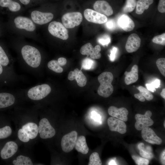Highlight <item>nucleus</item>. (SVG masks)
I'll return each mask as SVG.
<instances>
[{
  "instance_id": "f257e3e1",
  "label": "nucleus",
  "mask_w": 165,
  "mask_h": 165,
  "mask_svg": "<svg viewBox=\"0 0 165 165\" xmlns=\"http://www.w3.org/2000/svg\"><path fill=\"white\" fill-rule=\"evenodd\" d=\"M113 79V75L110 72H103L98 76V80L100 85L97 93L100 96L106 98L112 94L114 88L112 83Z\"/></svg>"
},
{
  "instance_id": "f03ea898",
  "label": "nucleus",
  "mask_w": 165,
  "mask_h": 165,
  "mask_svg": "<svg viewBox=\"0 0 165 165\" xmlns=\"http://www.w3.org/2000/svg\"><path fill=\"white\" fill-rule=\"evenodd\" d=\"M21 53L24 60L29 66L36 68L39 66L41 56L40 52L36 48L29 45H25L22 47Z\"/></svg>"
},
{
  "instance_id": "7ed1b4c3",
  "label": "nucleus",
  "mask_w": 165,
  "mask_h": 165,
  "mask_svg": "<svg viewBox=\"0 0 165 165\" xmlns=\"http://www.w3.org/2000/svg\"><path fill=\"white\" fill-rule=\"evenodd\" d=\"M38 134V126L35 123L32 122H28L23 125L17 131L18 138L24 143L35 139Z\"/></svg>"
},
{
  "instance_id": "20e7f679",
  "label": "nucleus",
  "mask_w": 165,
  "mask_h": 165,
  "mask_svg": "<svg viewBox=\"0 0 165 165\" xmlns=\"http://www.w3.org/2000/svg\"><path fill=\"white\" fill-rule=\"evenodd\" d=\"M51 91V88L50 86L44 84L30 88L28 92V96L32 100H39L47 96Z\"/></svg>"
},
{
  "instance_id": "39448f33",
  "label": "nucleus",
  "mask_w": 165,
  "mask_h": 165,
  "mask_svg": "<svg viewBox=\"0 0 165 165\" xmlns=\"http://www.w3.org/2000/svg\"><path fill=\"white\" fill-rule=\"evenodd\" d=\"M38 134L42 139H47L53 137L56 134L54 128L50 124L48 120L43 118L39 121L38 126Z\"/></svg>"
},
{
  "instance_id": "423d86ee",
  "label": "nucleus",
  "mask_w": 165,
  "mask_h": 165,
  "mask_svg": "<svg viewBox=\"0 0 165 165\" xmlns=\"http://www.w3.org/2000/svg\"><path fill=\"white\" fill-rule=\"evenodd\" d=\"M63 25L67 28H72L79 25L82 20V14L79 12H68L62 17Z\"/></svg>"
},
{
  "instance_id": "0eeeda50",
  "label": "nucleus",
  "mask_w": 165,
  "mask_h": 165,
  "mask_svg": "<svg viewBox=\"0 0 165 165\" xmlns=\"http://www.w3.org/2000/svg\"><path fill=\"white\" fill-rule=\"evenodd\" d=\"M48 30L53 36L66 40L68 38V32L66 27L61 23L54 21L50 22L48 26Z\"/></svg>"
},
{
  "instance_id": "6e6552de",
  "label": "nucleus",
  "mask_w": 165,
  "mask_h": 165,
  "mask_svg": "<svg viewBox=\"0 0 165 165\" xmlns=\"http://www.w3.org/2000/svg\"><path fill=\"white\" fill-rule=\"evenodd\" d=\"M77 134L76 131H72L62 137L61 146L64 152H68L73 149L77 138Z\"/></svg>"
},
{
  "instance_id": "1a4fd4ad",
  "label": "nucleus",
  "mask_w": 165,
  "mask_h": 165,
  "mask_svg": "<svg viewBox=\"0 0 165 165\" xmlns=\"http://www.w3.org/2000/svg\"><path fill=\"white\" fill-rule=\"evenodd\" d=\"M152 116V113L149 110L147 111L144 115L136 114L135 116L136 120L135 127L136 129L140 130L152 125L154 122L150 118Z\"/></svg>"
},
{
  "instance_id": "9d476101",
  "label": "nucleus",
  "mask_w": 165,
  "mask_h": 165,
  "mask_svg": "<svg viewBox=\"0 0 165 165\" xmlns=\"http://www.w3.org/2000/svg\"><path fill=\"white\" fill-rule=\"evenodd\" d=\"M14 22L16 28L19 29H24L29 32H33L36 29L34 23L26 17L17 16L15 18Z\"/></svg>"
},
{
  "instance_id": "9b49d317",
  "label": "nucleus",
  "mask_w": 165,
  "mask_h": 165,
  "mask_svg": "<svg viewBox=\"0 0 165 165\" xmlns=\"http://www.w3.org/2000/svg\"><path fill=\"white\" fill-rule=\"evenodd\" d=\"M32 20L38 25H43L50 22L53 17V13L43 12L38 10L33 11L31 14Z\"/></svg>"
},
{
  "instance_id": "f8f14e48",
  "label": "nucleus",
  "mask_w": 165,
  "mask_h": 165,
  "mask_svg": "<svg viewBox=\"0 0 165 165\" xmlns=\"http://www.w3.org/2000/svg\"><path fill=\"white\" fill-rule=\"evenodd\" d=\"M84 15L88 21L94 23L102 24L105 23L108 20L107 18L105 15L89 9L85 10Z\"/></svg>"
},
{
  "instance_id": "ddd939ff",
  "label": "nucleus",
  "mask_w": 165,
  "mask_h": 165,
  "mask_svg": "<svg viewBox=\"0 0 165 165\" xmlns=\"http://www.w3.org/2000/svg\"><path fill=\"white\" fill-rule=\"evenodd\" d=\"M101 48L99 45H97L93 47L90 43H87L82 46L80 50L81 53L83 55H89L91 58L98 59L101 57L100 53Z\"/></svg>"
},
{
  "instance_id": "4468645a",
  "label": "nucleus",
  "mask_w": 165,
  "mask_h": 165,
  "mask_svg": "<svg viewBox=\"0 0 165 165\" xmlns=\"http://www.w3.org/2000/svg\"><path fill=\"white\" fill-rule=\"evenodd\" d=\"M107 123L111 131H116L121 134H124L127 132V126L122 120L111 117L108 119Z\"/></svg>"
},
{
  "instance_id": "2eb2a0df",
  "label": "nucleus",
  "mask_w": 165,
  "mask_h": 165,
  "mask_svg": "<svg viewBox=\"0 0 165 165\" xmlns=\"http://www.w3.org/2000/svg\"><path fill=\"white\" fill-rule=\"evenodd\" d=\"M141 136L146 142L152 144L160 145L162 143V140L158 136L153 130L147 127L141 130Z\"/></svg>"
},
{
  "instance_id": "dca6fc26",
  "label": "nucleus",
  "mask_w": 165,
  "mask_h": 165,
  "mask_svg": "<svg viewBox=\"0 0 165 165\" xmlns=\"http://www.w3.org/2000/svg\"><path fill=\"white\" fill-rule=\"evenodd\" d=\"M18 149V145L16 142L13 141H8L1 151V157L4 160L9 159L16 152Z\"/></svg>"
},
{
  "instance_id": "f3484780",
  "label": "nucleus",
  "mask_w": 165,
  "mask_h": 165,
  "mask_svg": "<svg viewBox=\"0 0 165 165\" xmlns=\"http://www.w3.org/2000/svg\"><path fill=\"white\" fill-rule=\"evenodd\" d=\"M141 40L139 36L133 33L128 37L125 45V49L128 53H131L137 51L139 48Z\"/></svg>"
},
{
  "instance_id": "a211bd4d",
  "label": "nucleus",
  "mask_w": 165,
  "mask_h": 165,
  "mask_svg": "<svg viewBox=\"0 0 165 165\" xmlns=\"http://www.w3.org/2000/svg\"><path fill=\"white\" fill-rule=\"evenodd\" d=\"M93 7L95 11L105 16H109L113 13V10L111 6L107 2L104 0L96 1L94 4Z\"/></svg>"
},
{
  "instance_id": "6ab92c4d",
  "label": "nucleus",
  "mask_w": 165,
  "mask_h": 165,
  "mask_svg": "<svg viewBox=\"0 0 165 165\" xmlns=\"http://www.w3.org/2000/svg\"><path fill=\"white\" fill-rule=\"evenodd\" d=\"M68 79L71 81L75 79L78 85L80 87L85 86L87 81V78L82 70L77 68L75 69L73 71L69 72Z\"/></svg>"
},
{
  "instance_id": "aec40b11",
  "label": "nucleus",
  "mask_w": 165,
  "mask_h": 165,
  "mask_svg": "<svg viewBox=\"0 0 165 165\" xmlns=\"http://www.w3.org/2000/svg\"><path fill=\"white\" fill-rule=\"evenodd\" d=\"M108 114L112 117L116 118L123 121L126 122L128 120V110L125 108H117L114 106L110 107L108 109Z\"/></svg>"
},
{
  "instance_id": "412c9836",
  "label": "nucleus",
  "mask_w": 165,
  "mask_h": 165,
  "mask_svg": "<svg viewBox=\"0 0 165 165\" xmlns=\"http://www.w3.org/2000/svg\"><path fill=\"white\" fill-rule=\"evenodd\" d=\"M117 23L118 25L126 31L133 30L135 27L133 21L125 14H123L119 17Z\"/></svg>"
},
{
  "instance_id": "4be33fe9",
  "label": "nucleus",
  "mask_w": 165,
  "mask_h": 165,
  "mask_svg": "<svg viewBox=\"0 0 165 165\" xmlns=\"http://www.w3.org/2000/svg\"><path fill=\"white\" fill-rule=\"evenodd\" d=\"M138 66L137 65H134L130 72L126 71L124 72L125 76L124 79L125 83L127 85L136 82L138 79Z\"/></svg>"
},
{
  "instance_id": "5701e85b",
  "label": "nucleus",
  "mask_w": 165,
  "mask_h": 165,
  "mask_svg": "<svg viewBox=\"0 0 165 165\" xmlns=\"http://www.w3.org/2000/svg\"><path fill=\"white\" fill-rule=\"evenodd\" d=\"M15 101V98L13 94L8 93H0V108L11 106Z\"/></svg>"
},
{
  "instance_id": "b1692460",
  "label": "nucleus",
  "mask_w": 165,
  "mask_h": 165,
  "mask_svg": "<svg viewBox=\"0 0 165 165\" xmlns=\"http://www.w3.org/2000/svg\"><path fill=\"white\" fill-rule=\"evenodd\" d=\"M75 149L79 152L84 154H87L89 148L87 146L85 136L82 135L77 138L75 146Z\"/></svg>"
},
{
  "instance_id": "393cba45",
  "label": "nucleus",
  "mask_w": 165,
  "mask_h": 165,
  "mask_svg": "<svg viewBox=\"0 0 165 165\" xmlns=\"http://www.w3.org/2000/svg\"><path fill=\"white\" fill-rule=\"evenodd\" d=\"M0 6L3 7L8 8L12 12L18 11L21 9L20 5L12 0H0Z\"/></svg>"
},
{
  "instance_id": "a878e982",
  "label": "nucleus",
  "mask_w": 165,
  "mask_h": 165,
  "mask_svg": "<svg viewBox=\"0 0 165 165\" xmlns=\"http://www.w3.org/2000/svg\"><path fill=\"white\" fill-rule=\"evenodd\" d=\"M153 2V0H138L136 5V13L138 14H142Z\"/></svg>"
},
{
  "instance_id": "bb28decb",
  "label": "nucleus",
  "mask_w": 165,
  "mask_h": 165,
  "mask_svg": "<svg viewBox=\"0 0 165 165\" xmlns=\"http://www.w3.org/2000/svg\"><path fill=\"white\" fill-rule=\"evenodd\" d=\"M139 150L140 155L141 156L147 159H151L154 157V155L152 152V148L150 146L145 147L144 144L141 143L138 146Z\"/></svg>"
},
{
  "instance_id": "cd10ccee",
  "label": "nucleus",
  "mask_w": 165,
  "mask_h": 165,
  "mask_svg": "<svg viewBox=\"0 0 165 165\" xmlns=\"http://www.w3.org/2000/svg\"><path fill=\"white\" fill-rule=\"evenodd\" d=\"M12 163L14 165H32L33 164L30 157L23 155L18 156L13 160Z\"/></svg>"
},
{
  "instance_id": "c85d7f7f",
  "label": "nucleus",
  "mask_w": 165,
  "mask_h": 165,
  "mask_svg": "<svg viewBox=\"0 0 165 165\" xmlns=\"http://www.w3.org/2000/svg\"><path fill=\"white\" fill-rule=\"evenodd\" d=\"M48 68L54 72L61 73L63 72V69L61 67L58 61L52 60L48 62L47 64Z\"/></svg>"
},
{
  "instance_id": "c756f323",
  "label": "nucleus",
  "mask_w": 165,
  "mask_h": 165,
  "mask_svg": "<svg viewBox=\"0 0 165 165\" xmlns=\"http://www.w3.org/2000/svg\"><path fill=\"white\" fill-rule=\"evenodd\" d=\"M137 88L139 91L138 94L146 100L151 101L153 99V95L147 89L142 86H139Z\"/></svg>"
},
{
  "instance_id": "7c9ffc66",
  "label": "nucleus",
  "mask_w": 165,
  "mask_h": 165,
  "mask_svg": "<svg viewBox=\"0 0 165 165\" xmlns=\"http://www.w3.org/2000/svg\"><path fill=\"white\" fill-rule=\"evenodd\" d=\"M136 0H126L125 4L123 9L124 13H128L133 11L136 6Z\"/></svg>"
},
{
  "instance_id": "2f4dec72",
  "label": "nucleus",
  "mask_w": 165,
  "mask_h": 165,
  "mask_svg": "<svg viewBox=\"0 0 165 165\" xmlns=\"http://www.w3.org/2000/svg\"><path fill=\"white\" fill-rule=\"evenodd\" d=\"M102 162L99 154L96 152L92 153L90 156L88 165H101Z\"/></svg>"
},
{
  "instance_id": "473e14b6",
  "label": "nucleus",
  "mask_w": 165,
  "mask_h": 165,
  "mask_svg": "<svg viewBox=\"0 0 165 165\" xmlns=\"http://www.w3.org/2000/svg\"><path fill=\"white\" fill-rule=\"evenodd\" d=\"M12 132V129L9 126H6L0 128V140L8 138L11 135Z\"/></svg>"
},
{
  "instance_id": "72a5a7b5",
  "label": "nucleus",
  "mask_w": 165,
  "mask_h": 165,
  "mask_svg": "<svg viewBox=\"0 0 165 165\" xmlns=\"http://www.w3.org/2000/svg\"><path fill=\"white\" fill-rule=\"evenodd\" d=\"M94 61L88 58L84 59L82 61V68L86 70H89L93 69L94 66Z\"/></svg>"
},
{
  "instance_id": "f704fd0d",
  "label": "nucleus",
  "mask_w": 165,
  "mask_h": 165,
  "mask_svg": "<svg viewBox=\"0 0 165 165\" xmlns=\"http://www.w3.org/2000/svg\"><path fill=\"white\" fill-rule=\"evenodd\" d=\"M9 58L4 50L0 46V64L3 66H7L9 63Z\"/></svg>"
},
{
  "instance_id": "c9c22d12",
  "label": "nucleus",
  "mask_w": 165,
  "mask_h": 165,
  "mask_svg": "<svg viewBox=\"0 0 165 165\" xmlns=\"http://www.w3.org/2000/svg\"><path fill=\"white\" fill-rule=\"evenodd\" d=\"M156 66L161 73L165 76V59L160 58L156 61Z\"/></svg>"
},
{
  "instance_id": "e433bc0d",
  "label": "nucleus",
  "mask_w": 165,
  "mask_h": 165,
  "mask_svg": "<svg viewBox=\"0 0 165 165\" xmlns=\"http://www.w3.org/2000/svg\"><path fill=\"white\" fill-rule=\"evenodd\" d=\"M160 85V80L158 79H156L152 82L151 83H147L146 86L147 89L149 91L153 92L156 91L155 88H158Z\"/></svg>"
},
{
  "instance_id": "4c0bfd02",
  "label": "nucleus",
  "mask_w": 165,
  "mask_h": 165,
  "mask_svg": "<svg viewBox=\"0 0 165 165\" xmlns=\"http://www.w3.org/2000/svg\"><path fill=\"white\" fill-rule=\"evenodd\" d=\"M153 42L165 46V33H163L162 34L158 35L154 37L152 39Z\"/></svg>"
},
{
  "instance_id": "58836bf2",
  "label": "nucleus",
  "mask_w": 165,
  "mask_h": 165,
  "mask_svg": "<svg viewBox=\"0 0 165 165\" xmlns=\"http://www.w3.org/2000/svg\"><path fill=\"white\" fill-rule=\"evenodd\" d=\"M132 157L137 165H147L149 164V161L147 159L143 158L134 155L132 156Z\"/></svg>"
},
{
  "instance_id": "ea45409f",
  "label": "nucleus",
  "mask_w": 165,
  "mask_h": 165,
  "mask_svg": "<svg viewBox=\"0 0 165 165\" xmlns=\"http://www.w3.org/2000/svg\"><path fill=\"white\" fill-rule=\"evenodd\" d=\"M98 41L103 46H107L110 42L111 38L109 35H105L99 38Z\"/></svg>"
},
{
  "instance_id": "a19ab883",
  "label": "nucleus",
  "mask_w": 165,
  "mask_h": 165,
  "mask_svg": "<svg viewBox=\"0 0 165 165\" xmlns=\"http://www.w3.org/2000/svg\"><path fill=\"white\" fill-rule=\"evenodd\" d=\"M105 23L106 27L109 30H112L116 27V23L113 20L110 19L107 20Z\"/></svg>"
},
{
  "instance_id": "79ce46f5",
  "label": "nucleus",
  "mask_w": 165,
  "mask_h": 165,
  "mask_svg": "<svg viewBox=\"0 0 165 165\" xmlns=\"http://www.w3.org/2000/svg\"><path fill=\"white\" fill-rule=\"evenodd\" d=\"M158 9L161 13L165 12V0H160L158 6Z\"/></svg>"
},
{
  "instance_id": "37998d69",
  "label": "nucleus",
  "mask_w": 165,
  "mask_h": 165,
  "mask_svg": "<svg viewBox=\"0 0 165 165\" xmlns=\"http://www.w3.org/2000/svg\"><path fill=\"white\" fill-rule=\"evenodd\" d=\"M117 50V48L115 47H113L111 50L110 54L109 57L110 60L111 61H113L115 60Z\"/></svg>"
},
{
  "instance_id": "c03bdc74",
  "label": "nucleus",
  "mask_w": 165,
  "mask_h": 165,
  "mask_svg": "<svg viewBox=\"0 0 165 165\" xmlns=\"http://www.w3.org/2000/svg\"><path fill=\"white\" fill-rule=\"evenodd\" d=\"M58 62L60 66H64L67 63L66 59L64 57H60L58 59Z\"/></svg>"
},
{
  "instance_id": "a18cd8bd",
  "label": "nucleus",
  "mask_w": 165,
  "mask_h": 165,
  "mask_svg": "<svg viewBox=\"0 0 165 165\" xmlns=\"http://www.w3.org/2000/svg\"><path fill=\"white\" fill-rule=\"evenodd\" d=\"M92 115L95 120L99 122H100L101 117L96 112L94 111L92 112Z\"/></svg>"
},
{
  "instance_id": "49530a36",
  "label": "nucleus",
  "mask_w": 165,
  "mask_h": 165,
  "mask_svg": "<svg viewBox=\"0 0 165 165\" xmlns=\"http://www.w3.org/2000/svg\"><path fill=\"white\" fill-rule=\"evenodd\" d=\"M134 95L135 98L138 99L141 101L144 102L145 101V98L144 97L140 95L138 93L135 94Z\"/></svg>"
},
{
  "instance_id": "de8ad7c7",
  "label": "nucleus",
  "mask_w": 165,
  "mask_h": 165,
  "mask_svg": "<svg viewBox=\"0 0 165 165\" xmlns=\"http://www.w3.org/2000/svg\"><path fill=\"white\" fill-rule=\"evenodd\" d=\"M165 150H164L163 152L162 153V154L161 156V158H160L161 162L162 163L163 165H165Z\"/></svg>"
},
{
  "instance_id": "09e8293b",
  "label": "nucleus",
  "mask_w": 165,
  "mask_h": 165,
  "mask_svg": "<svg viewBox=\"0 0 165 165\" xmlns=\"http://www.w3.org/2000/svg\"><path fill=\"white\" fill-rule=\"evenodd\" d=\"M23 5H28L30 2V0H19Z\"/></svg>"
},
{
  "instance_id": "8fccbe9b",
  "label": "nucleus",
  "mask_w": 165,
  "mask_h": 165,
  "mask_svg": "<svg viewBox=\"0 0 165 165\" xmlns=\"http://www.w3.org/2000/svg\"><path fill=\"white\" fill-rule=\"evenodd\" d=\"M161 96L164 99H165V89L163 88L160 93Z\"/></svg>"
},
{
  "instance_id": "3c124183",
  "label": "nucleus",
  "mask_w": 165,
  "mask_h": 165,
  "mask_svg": "<svg viewBox=\"0 0 165 165\" xmlns=\"http://www.w3.org/2000/svg\"><path fill=\"white\" fill-rule=\"evenodd\" d=\"M109 165H116L115 161L114 160L111 161L109 163Z\"/></svg>"
},
{
  "instance_id": "603ef678",
  "label": "nucleus",
  "mask_w": 165,
  "mask_h": 165,
  "mask_svg": "<svg viewBox=\"0 0 165 165\" xmlns=\"http://www.w3.org/2000/svg\"><path fill=\"white\" fill-rule=\"evenodd\" d=\"M3 71V68L2 65L0 64V75H1Z\"/></svg>"
},
{
  "instance_id": "864d4df0",
  "label": "nucleus",
  "mask_w": 165,
  "mask_h": 165,
  "mask_svg": "<svg viewBox=\"0 0 165 165\" xmlns=\"http://www.w3.org/2000/svg\"><path fill=\"white\" fill-rule=\"evenodd\" d=\"M165 121H164V125H163L164 127H165Z\"/></svg>"
}]
</instances>
